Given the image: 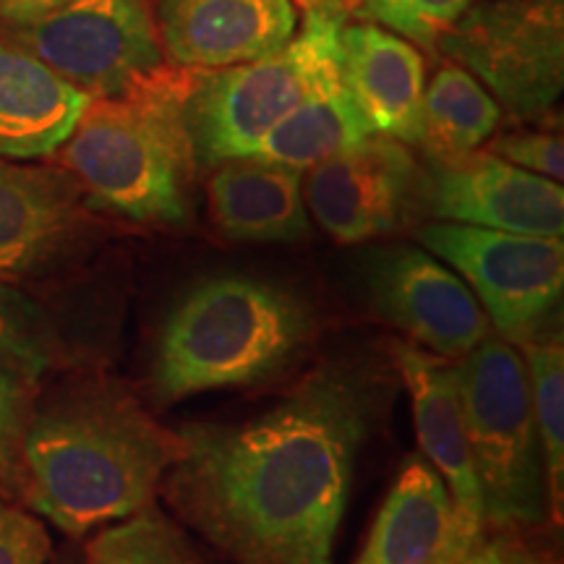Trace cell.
<instances>
[{"mask_svg": "<svg viewBox=\"0 0 564 564\" xmlns=\"http://www.w3.org/2000/svg\"><path fill=\"white\" fill-rule=\"evenodd\" d=\"M47 564H87V556H84V552H79V549L66 546L55 556H51V562Z\"/></svg>", "mask_w": 564, "mask_h": 564, "instance_id": "cell-31", "label": "cell"}, {"mask_svg": "<svg viewBox=\"0 0 564 564\" xmlns=\"http://www.w3.org/2000/svg\"><path fill=\"white\" fill-rule=\"evenodd\" d=\"M489 152L512 162V165L523 167L528 173L544 175V178L562 183L564 150L562 137H554V133H505V137L491 141Z\"/></svg>", "mask_w": 564, "mask_h": 564, "instance_id": "cell-28", "label": "cell"}, {"mask_svg": "<svg viewBox=\"0 0 564 564\" xmlns=\"http://www.w3.org/2000/svg\"><path fill=\"white\" fill-rule=\"evenodd\" d=\"M0 40L30 53L87 97L121 95L162 66L158 26L144 0H68Z\"/></svg>", "mask_w": 564, "mask_h": 564, "instance_id": "cell-8", "label": "cell"}, {"mask_svg": "<svg viewBox=\"0 0 564 564\" xmlns=\"http://www.w3.org/2000/svg\"><path fill=\"white\" fill-rule=\"evenodd\" d=\"M158 37L173 66L223 70L293 40V0H160Z\"/></svg>", "mask_w": 564, "mask_h": 564, "instance_id": "cell-14", "label": "cell"}, {"mask_svg": "<svg viewBox=\"0 0 564 564\" xmlns=\"http://www.w3.org/2000/svg\"><path fill=\"white\" fill-rule=\"evenodd\" d=\"M520 348L549 486L554 505L560 507L564 489V345L560 335H552L546 340L525 337Z\"/></svg>", "mask_w": 564, "mask_h": 564, "instance_id": "cell-23", "label": "cell"}, {"mask_svg": "<svg viewBox=\"0 0 564 564\" xmlns=\"http://www.w3.org/2000/svg\"><path fill=\"white\" fill-rule=\"evenodd\" d=\"M415 238L468 282L505 340L531 337L562 299V238L440 220L421 225Z\"/></svg>", "mask_w": 564, "mask_h": 564, "instance_id": "cell-9", "label": "cell"}, {"mask_svg": "<svg viewBox=\"0 0 564 564\" xmlns=\"http://www.w3.org/2000/svg\"><path fill=\"white\" fill-rule=\"evenodd\" d=\"M183 457L171 432L112 379H79L34 400L24 434V499L82 539L154 502Z\"/></svg>", "mask_w": 564, "mask_h": 564, "instance_id": "cell-2", "label": "cell"}, {"mask_svg": "<svg viewBox=\"0 0 564 564\" xmlns=\"http://www.w3.org/2000/svg\"><path fill=\"white\" fill-rule=\"evenodd\" d=\"M436 47L520 121L546 116L564 87L562 0H476Z\"/></svg>", "mask_w": 564, "mask_h": 564, "instance_id": "cell-7", "label": "cell"}, {"mask_svg": "<svg viewBox=\"0 0 564 564\" xmlns=\"http://www.w3.org/2000/svg\"><path fill=\"white\" fill-rule=\"evenodd\" d=\"M53 539L32 512L0 499V564H47Z\"/></svg>", "mask_w": 564, "mask_h": 564, "instance_id": "cell-27", "label": "cell"}, {"mask_svg": "<svg viewBox=\"0 0 564 564\" xmlns=\"http://www.w3.org/2000/svg\"><path fill=\"white\" fill-rule=\"evenodd\" d=\"M345 17L333 0L306 9L288 45L241 66L202 74L183 105L194 158L202 165L251 158L267 133L316 89L340 79Z\"/></svg>", "mask_w": 564, "mask_h": 564, "instance_id": "cell-5", "label": "cell"}, {"mask_svg": "<svg viewBox=\"0 0 564 564\" xmlns=\"http://www.w3.org/2000/svg\"><path fill=\"white\" fill-rule=\"evenodd\" d=\"M207 194L212 220L232 241L293 243L312 230L301 171L257 154L215 165Z\"/></svg>", "mask_w": 564, "mask_h": 564, "instance_id": "cell-18", "label": "cell"}, {"mask_svg": "<svg viewBox=\"0 0 564 564\" xmlns=\"http://www.w3.org/2000/svg\"><path fill=\"white\" fill-rule=\"evenodd\" d=\"M502 108L474 74L447 63L423 89L419 144L429 158L474 152L497 131Z\"/></svg>", "mask_w": 564, "mask_h": 564, "instance_id": "cell-21", "label": "cell"}, {"mask_svg": "<svg viewBox=\"0 0 564 564\" xmlns=\"http://www.w3.org/2000/svg\"><path fill=\"white\" fill-rule=\"evenodd\" d=\"M30 377L0 364V489L24 494V434L34 408Z\"/></svg>", "mask_w": 564, "mask_h": 564, "instance_id": "cell-26", "label": "cell"}, {"mask_svg": "<svg viewBox=\"0 0 564 564\" xmlns=\"http://www.w3.org/2000/svg\"><path fill=\"white\" fill-rule=\"evenodd\" d=\"M413 202L440 223L546 238L564 232L562 183L528 173L489 150L429 158L415 178Z\"/></svg>", "mask_w": 564, "mask_h": 564, "instance_id": "cell-10", "label": "cell"}, {"mask_svg": "<svg viewBox=\"0 0 564 564\" xmlns=\"http://www.w3.org/2000/svg\"><path fill=\"white\" fill-rule=\"evenodd\" d=\"M95 236L70 173L0 158V274H45L79 257Z\"/></svg>", "mask_w": 564, "mask_h": 564, "instance_id": "cell-13", "label": "cell"}, {"mask_svg": "<svg viewBox=\"0 0 564 564\" xmlns=\"http://www.w3.org/2000/svg\"><path fill=\"white\" fill-rule=\"evenodd\" d=\"M68 0H0V24L24 26L51 17Z\"/></svg>", "mask_w": 564, "mask_h": 564, "instance_id": "cell-30", "label": "cell"}, {"mask_svg": "<svg viewBox=\"0 0 564 564\" xmlns=\"http://www.w3.org/2000/svg\"><path fill=\"white\" fill-rule=\"evenodd\" d=\"M343 84L379 137L419 144L426 63L405 37L373 21L343 24Z\"/></svg>", "mask_w": 564, "mask_h": 564, "instance_id": "cell-16", "label": "cell"}, {"mask_svg": "<svg viewBox=\"0 0 564 564\" xmlns=\"http://www.w3.org/2000/svg\"><path fill=\"white\" fill-rule=\"evenodd\" d=\"M61 352L53 316L24 291L0 280V364L37 382L58 364Z\"/></svg>", "mask_w": 564, "mask_h": 564, "instance_id": "cell-24", "label": "cell"}, {"mask_svg": "<svg viewBox=\"0 0 564 564\" xmlns=\"http://www.w3.org/2000/svg\"><path fill=\"white\" fill-rule=\"evenodd\" d=\"M366 293L387 324L419 348L442 358H463L489 337V316L460 274L415 246L369 253Z\"/></svg>", "mask_w": 564, "mask_h": 564, "instance_id": "cell-11", "label": "cell"}, {"mask_svg": "<svg viewBox=\"0 0 564 564\" xmlns=\"http://www.w3.org/2000/svg\"><path fill=\"white\" fill-rule=\"evenodd\" d=\"M373 415L369 373L322 366L257 419L181 429L160 489L236 564H333Z\"/></svg>", "mask_w": 564, "mask_h": 564, "instance_id": "cell-1", "label": "cell"}, {"mask_svg": "<svg viewBox=\"0 0 564 564\" xmlns=\"http://www.w3.org/2000/svg\"><path fill=\"white\" fill-rule=\"evenodd\" d=\"M371 133L369 121L340 76L288 112L253 154L303 173L350 150Z\"/></svg>", "mask_w": 564, "mask_h": 564, "instance_id": "cell-20", "label": "cell"}, {"mask_svg": "<svg viewBox=\"0 0 564 564\" xmlns=\"http://www.w3.org/2000/svg\"><path fill=\"white\" fill-rule=\"evenodd\" d=\"M392 352L400 377L411 392L421 453L447 486L457 531L470 546L486 531L484 499L474 455H470L468 432H465L455 364L413 343H394Z\"/></svg>", "mask_w": 564, "mask_h": 564, "instance_id": "cell-15", "label": "cell"}, {"mask_svg": "<svg viewBox=\"0 0 564 564\" xmlns=\"http://www.w3.org/2000/svg\"><path fill=\"white\" fill-rule=\"evenodd\" d=\"M484 499V528L523 531L546 520L544 453L520 350L489 335L455 364Z\"/></svg>", "mask_w": 564, "mask_h": 564, "instance_id": "cell-6", "label": "cell"}, {"mask_svg": "<svg viewBox=\"0 0 564 564\" xmlns=\"http://www.w3.org/2000/svg\"><path fill=\"white\" fill-rule=\"evenodd\" d=\"M316 335L312 303L278 282L225 274L173 308L154 350L150 387L162 405L212 390L270 382Z\"/></svg>", "mask_w": 564, "mask_h": 564, "instance_id": "cell-4", "label": "cell"}, {"mask_svg": "<svg viewBox=\"0 0 564 564\" xmlns=\"http://www.w3.org/2000/svg\"><path fill=\"white\" fill-rule=\"evenodd\" d=\"M455 564H549L528 541L514 531H486L470 544Z\"/></svg>", "mask_w": 564, "mask_h": 564, "instance_id": "cell-29", "label": "cell"}, {"mask_svg": "<svg viewBox=\"0 0 564 564\" xmlns=\"http://www.w3.org/2000/svg\"><path fill=\"white\" fill-rule=\"evenodd\" d=\"M449 491L426 457H408L352 564H455L468 552Z\"/></svg>", "mask_w": 564, "mask_h": 564, "instance_id": "cell-17", "label": "cell"}, {"mask_svg": "<svg viewBox=\"0 0 564 564\" xmlns=\"http://www.w3.org/2000/svg\"><path fill=\"white\" fill-rule=\"evenodd\" d=\"M474 3L476 0H356V9L364 19L379 21L415 45L436 47L442 34Z\"/></svg>", "mask_w": 564, "mask_h": 564, "instance_id": "cell-25", "label": "cell"}, {"mask_svg": "<svg viewBox=\"0 0 564 564\" xmlns=\"http://www.w3.org/2000/svg\"><path fill=\"white\" fill-rule=\"evenodd\" d=\"M199 76L162 63L121 95L91 97L58 150L91 202L133 223L178 228L188 220L199 162L183 105Z\"/></svg>", "mask_w": 564, "mask_h": 564, "instance_id": "cell-3", "label": "cell"}, {"mask_svg": "<svg viewBox=\"0 0 564 564\" xmlns=\"http://www.w3.org/2000/svg\"><path fill=\"white\" fill-rule=\"evenodd\" d=\"M89 100L30 53L0 40V158L55 154Z\"/></svg>", "mask_w": 564, "mask_h": 564, "instance_id": "cell-19", "label": "cell"}, {"mask_svg": "<svg viewBox=\"0 0 564 564\" xmlns=\"http://www.w3.org/2000/svg\"><path fill=\"white\" fill-rule=\"evenodd\" d=\"M419 165L403 141L371 133L308 167L303 199L337 243H364L403 223Z\"/></svg>", "mask_w": 564, "mask_h": 564, "instance_id": "cell-12", "label": "cell"}, {"mask_svg": "<svg viewBox=\"0 0 564 564\" xmlns=\"http://www.w3.org/2000/svg\"><path fill=\"white\" fill-rule=\"evenodd\" d=\"M295 3H301L303 9H312V6L319 3V0H295Z\"/></svg>", "mask_w": 564, "mask_h": 564, "instance_id": "cell-32", "label": "cell"}, {"mask_svg": "<svg viewBox=\"0 0 564 564\" xmlns=\"http://www.w3.org/2000/svg\"><path fill=\"white\" fill-rule=\"evenodd\" d=\"M84 556L87 564H207L192 539L152 505L100 528Z\"/></svg>", "mask_w": 564, "mask_h": 564, "instance_id": "cell-22", "label": "cell"}]
</instances>
